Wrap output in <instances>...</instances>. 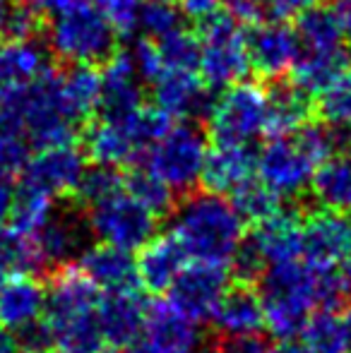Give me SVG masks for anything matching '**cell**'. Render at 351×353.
<instances>
[{
	"instance_id": "cell-57",
	"label": "cell",
	"mask_w": 351,
	"mask_h": 353,
	"mask_svg": "<svg viewBox=\"0 0 351 353\" xmlns=\"http://www.w3.org/2000/svg\"><path fill=\"white\" fill-rule=\"evenodd\" d=\"M101 353H118V351H116V349H103Z\"/></svg>"
},
{
	"instance_id": "cell-34",
	"label": "cell",
	"mask_w": 351,
	"mask_h": 353,
	"mask_svg": "<svg viewBox=\"0 0 351 353\" xmlns=\"http://www.w3.org/2000/svg\"><path fill=\"white\" fill-rule=\"evenodd\" d=\"M116 123H121L123 130L128 132V137L135 144L140 159L147 149L154 147V144L171 130V116L166 111H161L157 103H152V106L142 103L140 108H135V111L128 113L123 121H116Z\"/></svg>"
},
{
	"instance_id": "cell-55",
	"label": "cell",
	"mask_w": 351,
	"mask_h": 353,
	"mask_svg": "<svg viewBox=\"0 0 351 353\" xmlns=\"http://www.w3.org/2000/svg\"><path fill=\"white\" fill-rule=\"evenodd\" d=\"M342 274H344V279H347L349 288H351V250L347 252V257L342 260Z\"/></svg>"
},
{
	"instance_id": "cell-51",
	"label": "cell",
	"mask_w": 351,
	"mask_h": 353,
	"mask_svg": "<svg viewBox=\"0 0 351 353\" xmlns=\"http://www.w3.org/2000/svg\"><path fill=\"white\" fill-rule=\"evenodd\" d=\"M0 353H22L14 332L5 330V327H0Z\"/></svg>"
},
{
	"instance_id": "cell-20",
	"label": "cell",
	"mask_w": 351,
	"mask_h": 353,
	"mask_svg": "<svg viewBox=\"0 0 351 353\" xmlns=\"http://www.w3.org/2000/svg\"><path fill=\"white\" fill-rule=\"evenodd\" d=\"M267 92V128L265 135L270 140L274 137H289L296 130L310 123L315 113L313 97L296 87L291 79H274L265 84Z\"/></svg>"
},
{
	"instance_id": "cell-44",
	"label": "cell",
	"mask_w": 351,
	"mask_h": 353,
	"mask_svg": "<svg viewBox=\"0 0 351 353\" xmlns=\"http://www.w3.org/2000/svg\"><path fill=\"white\" fill-rule=\"evenodd\" d=\"M132 58H135V68L142 82L154 84L166 72V65L161 61L159 46H157L154 39H137L135 46H132Z\"/></svg>"
},
{
	"instance_id": "cell-2",
	"label": "cell",
	"mask_w": 351,
	"mask_h": 353,
	"mask_svg": "<svg viewBox=\"0 0 351 353\" xmlns=\"http://www.w3.org/2000/svg\"><path fill=\"white\" fill-rule=\"evenodd\" d=\"M171 233L195 262L226 267L245 238V221L224 195L192 190L176 205Z\"/></svg>"
},
{
	"instance_id": "cell-9",
	"label": "cell",
	"mask_w": 351,
	"mask_h": 353,
	"mask_svg": "<svg viewBox=\"0 0 351 353\" xmlns=\"http://www.w3.org/2000/svg\"><path fill=\"white\" fill-rule=\"evenodd\" d=\"M318 171L310 157L296 144L294 137H274L258 154V176L270 190L284 197H299L313 183Z\"/></svg>"
},
{
	"instance_id": "cell-6",
	"label": "cell",
	"mask_w": 351,
	"mask_h": 353,
	"mask_svg": "<svg viewBox=\"0 0 351 353\" xmlns=\"http://www.w3.org/2000/svg\"><path fill=\"white\" fill-rule=\"evenodd\" d=\"M207 135L200 125L185 121L171 128L154 147L142 154V166L164 181L176 195L185 197L202 178L207 159Z\"/></svg>"
},
{
	"instance_id": "cell-26",
	"label": "cell",
	"mask_w": 351,
	"mask_h": 353,
	"mask_svg": "<svg viewBox=\"0 0 351 353\" xmlns=\"http://www.w3.org/2000/svg\"><path fill=\"white\" fill-rule=\"evenodd\" d=\"M303 219L299 212L281 210L277 216L267 219L253 228V238L258 241L267 265H284V262L303 260Z\"/></svg>"
},
{
	"instance_id": "cell-37",
	"label": "cell",
	"mask_w": 351,
	"mask_h": 353,
	"mask_svg": "<svg viewBox=\"0 0 351 353\" xmlns=\"http://www.w3.org/2000/svg\"><path fill=\"white\" fill-rule=\"evenodd\" d=\"M53 214V197L43 192L29 190V188L17 183V195H14L12 216H10V228L24 233V236H37Z\"/></svg>"
},
{
	"instance_id": "cell-23",
	"label": "cell",
	"mask_w": 351,
	"mask_h": 353,
	"mask_svg": "<svg viewBox=\"0 0 351 353\" xmlns=\"http://www.w3.org/2000/svg\"><path fill=\"white\" fill-rule=\"evenodd\" d=\"M188 252L174 233L154 236L137 257V272H140L142 286L152 293H164L174 286L183 267L188 265Z\"/></svg>"
},
{
	"instance_id": "cell-41",
	"label": "cell",
	"mask_w": 351,
	"mask_h": 353,
	"mask_svg": "<svg viewBox=\"0 0 351 353\" xmlns=\"http://www.w3.org/2000/svg\"><path fill=\"white\" fill-rule=\"evenodd\" d=\"M183 8H178L174 0H145L140 10V29L147 39L159 41L171 32L183 29Z\"/></svg>"
},
{
	"instance_id": "cell-7",
	"label": "cell",
	"mask_w": 351,
	"mask_h": 353,
	"mask_svg": "<svg viewBox=\"0 0 351 353\" xmlns=\"http://www.w3.org/2000/svg\"><path fill=\"white\" fill-rule=\"evenodd\" d=\"M212 144L250 147L267 128V92L258 82H239L219 94L207 118Z\"/></svg>"
},
{
	"instance_id": "cell-27",
	"label": "cell",
	"mask_w": 351,
	"mask_h": 353,
	"mask_svg": "<svg viewBox=\"0 0 351 353\" xmlns=\"http://www.w3.org/2000/svg\"><path fill=\"white\" fill-rule=\"evenodd\" d=\"M82 142H85V154L94 163L118 168L123 163H135L140 159L135 144L130 142L128 132L116 121L94 118L82 130Z\"/></svg>"
},
{
	"instance_id": "cell-40",
	"label": "cell",
	"mask_w": 351,
	"mask_h": 353,
	"mask_svg": "<svg viewBox=\"0 0 351 353\" xmlns=\"http://www.w3.org/2000/svg\"><path fill=\"white\" fill-rule=\"evenodd\" d=\"M301 336H303V346L310 353H347L342 322L334 312H313Z\"/></svg>"
},
{
	"instance_id": "cell-28",
	"label": "cell",
	"mask_w": 351,
	"mask_h": 353,
	"mask_svg": "<svg viewBox=\"0 0 351 353\" xmlns=\"http://www.w3.org/2000/svg\"><path fill=\"white\" fill-rule=\"evenodd\" d=\"M313 200L320 210L351 214V157L337 154L320 163L310 183Z\"/></svg>"
},
{
	"instance_id": "cell-45",
	"label": "cell",
	"mask_w": 351,
	"mask_h": 353,
	"mask_svg": "<svg viewBox=\"0 0 351 353\" xmlns=\"http://www.w3.org/2000/svg\"><path fill=\"white\" fill-rule=\"evenodd\" d=\"M14 336H17V344L22 353H53V349H56L53 332L43 317L24 325L22 330L14 332Z\"/></svg>"
},
{
	"instance_id": "cell-49",
	"label": "cell",
	"mask_w": 351,
	"mask_h": 353,
	"mask_svg": "<svg viewBox=\"0 0 351 353\" xmlns=\"http://www.w3.org/2000/svg\"><path fill=\"white\" fill-rule=\"evenodd\" d=\"M181 8L188 17H192L195 22H200V19H205L207 14L217 12V10L224 8V5H221L219 0H181Z\"/></svg>"
},
{
	"instance_id": "cell-32",
	"label": "cell",
	"mask_w": 351,
	"mask_h": 353,
	"mask_svg": "<svg viewBox=\"0 0 351 353\" xmlns=\"http://www.w3.org/2000/svg\"><path fill=\"white\" fill-rule=\"evenodd\" d=\"M63 89H66L72 113L87 128L99 113V103H101V72L92 65H66L63 68Z\"/></svg>"
},
{
	"instance_id": "cell-3",
	"label": "cell",
	"mask_w": 351,
	"mask_h": 353,
	"mask_svg": "<svg viewBox=\"0 0 351 353\" xmlns=\"http://www.w3.org/2000/svg\"><path fill=\"white\" fill-rule=\"evenodd\" d=\"M318 272L303 260L270 265L260 279V298L265 327L277 339H294L303 334L310 315L318 307L315 298Z\"/></svg>"
},
{
	"instance_id": "cell-53",
	"label": "cell",
	"mask_w": 351,
	"mask_h": 353,
	"mask_svg": "<svg viewBox=\"0 0 351 353\" xmlns=\"http://www.w3.org/2000/svg\"><path fill=\"white\" fill-rule=\"evenodd\" d=\"M339 322H342V332H344V344H347V353H351V303L342 310V317H339Z\"/></svg>"
},
{
	"instance_id": "cell-50",
	"label": "cell",
	"mask_w": 351,
	"mask_h": 353,
	"mask_svg": "<svg viewBox=\"0 0 351 353\" xmlns=\"http://www.w3.org/2000/svg\"><path fill=\"white\" fill-rule=\"evenodd\" d=\"M330 8H332L334 17H337L344 37L351 41V0H332V5H330Z\"/></svg>"
},
{
	"instance_id": "cell-47",
	"label": "cell",
	"mask_w": 351,
	"mask_h": 353,
	"mask_svg": "<svg viewBox=\"0 0 351 353\" xmlns=\"http://www.w3.org/2000/svg\"><path fill=\"white\" fill-rule=\"evenodd\" d=\"M14 195H17V188L12 185V178L0 173V228H5V223H10Z\"/></svg>"
},
{
	"instance_id": "cell-1",
	"label": "cell",
	"mask_w": 351,
	"mask_h": 353,
	"mask_svg": "<svg viewBox=\"0 0 351 353\" xmlns=\"http://www.w3.org/2000/svg\"><path fill=\"white\" fill-rule=\"evenodd\" d=\"M0 128L19 132L39 152L75 144L85 125L68 103L61 68L51 65L37 79L10 94L0 103Z\"/></svg>"
},
{
	"instance_id": "cell-38",
	"label": "cell",
	"mask_w": 351,
	"mask_h": 353,
	"mask_svg": "<svg viewBox=\"0 0 351 353\" xmlns=\"http://www.w3.org/2000/svg\"><path fill=\"white\" fill-rule=\"evenodd\" d=\"M315 116L330 128L351 130V68L339 74L318 97Z\"/></svg>"
},
{
	"instance_id": "cell-30",
	"label": "cell",
	"mask_w": 351,
	"mask_h": 353,
	"mask_svg": "<svg viewBox=\"0 0 351 353\" xmlns=\"http://www.w3.org/2000/svg\"><path fill=\"white\" fill-rule=\"evenodd\" d=\"M294 32L301 41V51L330 53V51H339V48H347L344 46L347 37H344L332 8H325V5H313V8L296 14Z\"/></svg>"
},
{
	"instance_id": "cell-13",
	"label": "cell",
	"mask_w": 351,
	"mask_h": 353,
	"mask_svg": "<svg viewBox=\"0 0 351 353\" xmlns=\"http://www.w3.org/2000/svg\"><path fill=\"white\" fill-rule=\"evenodd\" d=\"M303 262L315 272L334 270L351 250V223L347 214L315 210L303 216Z\"/></svg>"
},
{
	"instance_id": "cell-52",
	"label": "cell",
	"mask_w": 351,
	"mask_h": 353,
	"mask_svg": "<svg viewBox=\"0 0 351 353\" xmlns=\"http://www.w3.org/2000/svg\"><path fill=\"white\" fill-rule=\"evenodd\" d=\"M270 353H310V351L294 339H279L274 346H270Z\"/></svg>"
},
{
	"instance_id": "cell-48",
	"label": "cell",
	"mask_w": 351,
	"mask_h": 353,
	"mask_svg": "<svg viewBox=\"0 0 351 353\" xmlns=\"http://www.w3.org/2000/svg\"><path fill=\"white\" fill-rule=\"evenodd\" d=\"M24 3L32 5V8L37 10L39 14H43L46 19H51V17H56V14L80 5L82 0H24Z\"/></svg>"
},
{
	"instance_id": "cell-8",
	"label": "cell",
	"mask_w": 351,
	"mask_h": 353,
	"mask_svg": "<svg viewBox=\"0 0 351 353\" xmlns=\"http://www.w3.org/2000/svg\"><path fill=\"white\" fill-rule=\"evenodd\" d=\"M87 221L99 241L128 252L142 250L157 233V216L128 192L89 207Z\"/></svg>"
},
{
	"instance_id": "cell-56",
	"label": "cell",
	"mask_w": 351,
	"mask_h": 353,
	"mask_svg": "<svg viewBox=\"0 0 351 353\" xmlns=\"http://www.w3.org/2000/svg\"><path fill=\"white\" fill-rule=\"evenodd\" d=\"M219 3H221V5H224V8H226V10H229V8H234V5H236V3H239V0H219Z\"/></svg>"
},
{
	"instance_id": "cell-39",
	"label": "cell",
	"mask_w": 351,
	"mask_h": 353,
	"mask_svg": "<svg viewBox=\"0 0 351 353\" xmlns=\"http://www.w3.org/2000/svg\"><path fill=\"white\" fill-rule=\"evenodd\" d=\"M164 61L166 70H178V72H200V61H202V43L197 39L195 32H188L185 27L171 32L169 37L157 41Z\"/></svg>"
},
{
	"instance_id": "cell-35",
	"label": "cell",
	"mask_w": 351,
	"mask_h": 353,
	"mask_svg": "<svg viewBox=\"0 0 351 353\" xmlns=\"http://www.w3.org/2000/svg\"><path fill=\"white\" fill-rule=\"evenodd\" d=\"M118 192H126V176L116 166L94 163L92 168H87L82 173L80 183L75 188V195H72V202L89 210V207L99 205V202L116 197Z\"/></svg>"
},
{
	"instance_id": "cell-24",
	"label": "cell",
	"mask_w": 351,
	"mask_h": 353,
	"mask_svg": "<svg viewBox=\"0 0 351 353\" xmlns=\"http://www.w3.org/2000/svg\"><path fill=\"white\" fill-rule=\"evenodd\" d=\"M48 53L39 41H0V103L51 68Z\"/></svg>"
},
{
	"instance_id": "cell-25",
	"label": "cell",
	"mask_w": 351,
	"mask_h": 353,
	"mask_svg": "<svg viewBox=\"0 0 351 353\" xmlns=\"http://www.w3.org/2000/svg\"><path fill=\"white\" fill-rule=\"evenodd\" d=\"M46 310V286L37 276H14L0 281V327L10 332L22 330L41 320Z\"/></svg>"
},
{
	"instance_id": "cell-19",
	"label": "cell",
	"mask_w": 351,
	"mask_h": 353,
	"mask_svg": "<svg viewBox=\"0 0 351 353\" xmlns=\"http://www.w3.org/2000/svg\"><path fill=\"white\" fill-rule=\"evenodd\" d=\"M258 171V157L250 147L239 144H212L202 168V188L214 195H231L243 183L253 181Z\"/></svg>"
},
{
	"instance_id": "cell-22",
	"label": "cell",
	"mask_w": 351,
	"mask_h": 353,
	"mask_svg": "<svg viewBox=\"0 0 351 353\" xmlns=\"http://www.w3.org/2000/svg\"><path fill=\"white\" fill-rule=\"evenodd\" d=\"M217 334L224 336H243L258 334L265 327V310L260 291L250 283H239L229 286L212 315Z\"/></svg>"
},
{
	"instance_id": "cell-17",
	"label": "cell",
	"mask_w": 351,
	"mask_h": 353,
	"mask_svg": "<svg viewBox=\"0 0 351 353\" xmlns=\"http://www.w3.org/2000/svg\"><path fill=\"white\" fill-rule=\"evenodd\" d=\"M89 233L92 228L87 221V212L77 214V210H66L61 214H51L46 226L34 236L48 272L72 265L77 257H82V252L89 248Z\"/></svg>"
},
{
	"instance_id": "cell-21",
	"label": "cell",
	"mask_w": 351,
	"mask_h": 353,
	"mask_svg": "<svg viewBox=\"0 0 351 353\" xmlns=\"http://www.w3.org/2000/svg\"><path fill=\"white\" fill-rule=\"evenodd\" d=\"M77 265L103 293L137 291L142 286L137 260H132V255L128 250L108 245V243L89 245L77 260Z\"/></svg>"
},
{
	"instance_id": "cell-46",
	"label": "cell",
	"mask_w": 351,
	"mask_h": 353,
	"mask_svg": "<svg viewBox=\"0 0 351 353\" xmlns=\"http://www.w3.org/2000/svg\"><path fill=\"white\" fill-rule=\"evenodd\" d=\"M214 353H270V346L260 334L224 336L217 334Z\"/></svg>"
},
{
	"instance_id": "cell-29",
	"label": "cell",
	"mask_w": 351,
	"mask_h": 353,
	"mask_svg": "<svg viewBox=\"0 0 351 353\" xmlns=\"http://www.w3.org/2000/svg\"><path fill=\"white\" fill-rule=\"evenodd\" d=\"M351 68V51L339 48L330 53H308L301 51L294 70H291V82L301 87L310 97H320L334 79L344 70Z\"/></svg>"
},
{
	"instance_id": "cell-18",
	"label": "cell",
	"mask_w": 351,
	"mask_h": 353,
	"mask_svg": "<svg viewBox=\"0 0 351 353\" xmlns=\"http://www.w3.org/2000/svg\"><path fill=\"white\" fill-rule=\"evenodd\" d=\"M103 89H101V103H99V118L106 121H123L128 113L142 106V87L140 74L135 68L132 53L121 51L103 65L101 70Z\"/></svg>"
},
{
	"instance_id": "cell-10",
	"label": "cell",
	"mask_w": 351,
	"mask_h": 353,
	"mask_svg": "<svg viewBox=\"0 0 351 353\" xmlns=\"http://www.w3.org/2000/svg\"><path fill=\"white\" fill-rule=\"evenodd\" d=\"M85 157L87 154L75 144L41 149L19 173V185L48 197H72L82 173L87 171Z\"/></svg>"
},
{
	"instance_id": "cell-15",
	"label": "cell",
	"mask_w": 351,
	"mask_h": 353,
	"mask_svg": "<svg viewBox=\"0 0 351 353\" xmlns=\"http://www.w3.org/2000/svg\"><path fill=\"white\" fill-rule=\"evenodd\" d=\"M150 301L137 291H113L103 293L99 303V325L101 334L111 349H130L142 336L147 322Z\"/></svg>"
},
{
	"instance_id": "cell-43",
	"label": "cell",
	"mask_w": 351,
	"mask_h": 353,
	"mask_svg": "<svg viewBox=\"0 0 351 353\" xmlns=\"http://www.w3.org/2000/svg\"><path fill=\"white\" fill-rule=\"evenodd\" d=\"M97 8L111 22L118 37H130L140 27V0H97Z\"/></svg>"
},
{
	"instance_id": "cell-16",
	"label": "cell",
	"mask_w": 351,
	"mask_h": 353,
	"mask_svg": "<svg viewBox=\"0 0 351 353\" xmlns=\"http://www.w3.org/2000/svg\"><path fill=\"white\" fill-rule=\"evenodd\" d=\"M154 103L171 118H210L214 108L217 94L205 84L200 72H178L166 70L152 84Z\"/></svg>"
},
{
	"instance_id": "cell-11",
	"label": "cell",
	"mask_w": 351,
	"mask_h": 353,
	"mask_svg": "<svg viewBox=\"0 0 351 353\" xmlns=\"http://www.w3.org/2000/svg\"><path fill=\"white\" fill-rule=\"evenodd\" d=\"M245 48H248L250 70L260 79L274 82L294 70L301 56V41L294 27L286 22H260L245 27Z\"/></svg>"
},
{
	"instance_id": "cell-5",
	"label": "cell",
	"mask_w": 351,
	"mask_h": 353,
	"mask_svg": "<svg viewBox=\"0 0 351 353\" xmlns=\"http://www.w3.org/2000/svg\"><path fill=\"white\" fill-rule=\"evenodd\" d=\"M195 34L202 43L200 77L212 92L239 84L248 74L250 58L245 48V27L229 10L219 8L200 19Z\"/></svg>"
},
{
	"instance_id": "cell-14",
	"label": "cell",
	"mask_w": 351,
	"mask_h": 353,
	"mask_svg": "<svg viewBox=\"0 0 351 353\" xmlns=\"http://www.w3.org/2000/svg\"><path fill=\"white\" fill-rule=\"evenodd\" d=\"M137 341L147 353H195L200 349V330L169 301H154Z\"/></svg>"
},
{
	"instance_id": "cell-33",
	"label": "cell",
	"mask_w": 351,
	"mask_h": 353,
	"mask_svg": "<svg viewBox=\"0 0 351 353\" xmlns=\"http://www.w3.org/2000/svg\"><path fill=\"white\" fill-rule=\"evenodd\" d=\"M126 192L130 197H135L142 207H147L157 219L176 212V192L164 181H159L154 173L147 171L145 166L132 168L130 173H126Z\"/></svg>"
},
{
	"instance_id": "cell-36",
	"label": "cell",
	"mask_w": 351,
	"mask_h": 353,
	"mask_svg": "<svg viewBox=\"0 0 351 353\" xmlns=\"http://www.w3.org/2000/svg\"><path fill=\"white\" fill-rule=\"evenodd\" d=\"M231 205L241 214V219L253 226L267 221V219L277 216L281 212V197L274 190L265 185L263 181H248L231 192Z\"/></svg>"
},
{
	"instance_id": "cell-4",
	"label": "cell",
	"mask_w": 351,
	"mask_h": 353,
	"mask_svg": "<svg viewBox=\"0 0 351 353\" xmlns=\"http://www.w3.org/2000/svg\"><path fill=\"white\" fill-rule=\"evenodd\" d=\"M46 46L66 65H106L118 53V32L97 5H80L48 19Z\"/></svg>"
},
{
	"instance_id": "cell-12",
	"label": "cell",
	"mask_w": 351,
	"mask_h": 353,
	"mask_svg": "<svg viewBox=\"0 0 351 353\" xmlns=\"http://www.w3.org/2000/svg\"><path fill=\"white\" fill-rule=\"evenodd\" d=\"M229 272L221 265L190 262L183 267L174 286L169 288V303L190 317L192 322L212 320L221 296L229 286Z\"/></svg>"
},
{
	"instance_id": "cell-42",
	"label": "cell",
	"mask_w": 351,
	"mask_h": 353,
	"mask_svg": "<svg viewBox=\"0 0 351 353\" xmlns=\"http://www.w3.org/2000/svg\"><path fill=\"white\" fill-rule=\"evenodd\" d=\"M229 265H231L234 281L250 283V286L260 283L263 274L267 272V260H265L263 250H260L258 241L253 238V233H245V238L241 241L239 250H236V255L231 257Z\"/></svg>"
},
{
	"instance_id": "cell-54",
	"label": "cell",
	"mask_w": 351,
	"mask_h": 353,
	"mask_svg": "<svg viewBox=\"0 0 351 353\" xmlns=\"http://www.w3.org/2000/svg\"><path fill=\"white\" fill-rule=\"evenodd\" d=\"M10 8H12V0H0V41H3V32H5V22H8Z\"/></svg>"
},
{
	"instance_id": "cell-31",
	"label": "cell",
	"mask_w": 351,
	"mask_h": 353,
	"mask_svg": "<svg viewBox=\"0 0 351 353\" xmlns=\"http://www.w3.org/2000/svg\"><path fill=\"white\" fill-rule=\"evenodd\" d=\"M39 272L48 274V265L37 241L10 226L0 228V281L14 276H37Z\"/></svg>"
}]
</instances>
